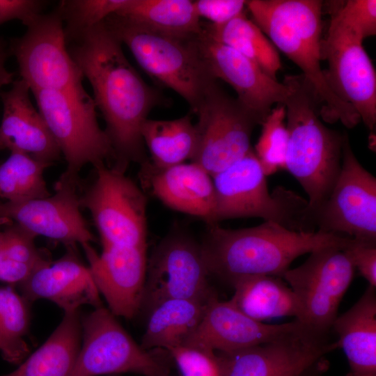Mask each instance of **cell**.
<instances>
[{"label":"cell","mask_w":376,"mask_h":376,"mask_svg":"<svg viewBox=\"0 0 376 376\" xmlns=\"http://www.w3.org/2000/svg\"><path fill=\"white\" fill-rule=\"evenodd\" d=\"M46 3L41 0H0V25L18 19L26 26L42 13Z\"/></svg>","instance_id":"obj_40"},{"label":"cell","mask_w":376,"mask_h":376,"mask_svg":"<svg viewBox=\"0 0 376 376\" xmlns=\"http://www.w3.org/2000/svg\"><path fill=\"white\" fill-rule=\"evenodd\" d=\"M284 104L274 107L262 123V130L254 153L266 176L285 169L288 141Z\"/></svg>","instance_id":"obj_32"},{"label":"cell","mask_w":376,"mask_h":376,"mask_svg":"<svg viewBox=\"0 0 376 376\" xmlns=\"http://www.w3.org/2000/svg\"><path fill=\"white\" fill-rule=\"evenodd\" d=\"M114 14L138 26L181 38H194L203 30L189 0H127Z\"/></svg>","instance_id":"obj_28"},{"label":"cell","mask_w":376,"mask_h":376,"mask_svg":"<svg viewBox=\"0 0 376 376\" xmlns=\"http://www.w3.org/2000/svg\"><path fill=\"white\" fill-rule=\"evenodd\" d=\"M105 24L126 45L140 67L156 82L178 93L196 113L218 83L211 75L196 42L131 24L116 14ZM198 36V35H197Z\"/></svg>","instance_id":"obj_5"},{"label":"cell","mask_w":376,"mask_h":376,"mask_svg":"<svg viewBox=\"0 0 376 376\" xmlns=\"http://www.w3.org/2000/svg\"><path fill=\"white\" fill-rule=\"evenodd\" d=\"M75 246H66L68 251L63 257L35 269L18 285L26 300L45 299L64 313L77 311L84 305L102 306L90 270L79 259Z\"/></svg>","instance_id":"obj_22"},{"label":"cell","mask_w":376,"mask_h":376,"mask_svg":"<svg viewBox=\"0 0 376 376\" xmlns=\"http://www.w3.org/2000/svg\"><path fill=\"white\" fill-rule=\"evenodd\" d=\"M196 145L191 162L211 176L246 155L251 138L262 122L217 83L196 112Z\"/></svg>","instance_id":"obj_13"},{"label":"cell","mask_w":376,"mask_h":376,"mask_svg":"<svg viewBox=\"0 0 376 376\" xmlns=\"http://www.w3.org/2000/svg\"><path fill=\"white\" fill-rule=\"evenodd\" d=\"M103 306L81 318V348L70 376L116 375L132 373L144 376L167 375L162 349L146 350Z\"/></svg>","instance_id":"obj_8"},{"label":"cell","mask_w":376,"mask_h":376,"mask_svg":"<svg viewBox=\"0 0 376 376\" xmlns=\"http://www.w3.org/2000/svg\"><path fill=\"white\" fill-rule=\"evenodd\" d=\"M322 6L320 0L246 1L253 21L313 86L321 118L352 128L361 121L358 113L333 93L321 67Z\"/></svg>","instance_id":"obj_4"},{"label":"cell","mask_w":376,"mask_h":376,"mask_svg":"<svg viewBox=\"0 0 376 376\" xmlns=\"http://www.w3.org/2000/svg\"><path fill=\"white\" fill-rule=\"evenodd\" d=\"M113 376H116V375H113Z\"/></svg>","instance_id":"obj_46"},{"label":"cell","mask_w":376,"mask_h":376,"mask_svg":"<svg viewBox=\"0 0 376 376\" xmlns=\"http://www.w3.org/2000/svg\"><path fill=\"white\" fill-rule=\"evenodd\" d=\"M30 88L21 79L1 92L3 113L0 150L24 153L52 166L61 158V150L38 109L30 99Z\"/></svg>","instance_id":"obj_21"},{"label":"cell","mask_w":376,"mask_h":376,"mask_svg":"<svg viewBox=\"0 0 376 376\" xmlns=\"http://www.w3.org/2000/svg\"><path fill=\"white\" fill-rule=\"evenodd\" d=\"M283 82L289 91L283 103L288 133L285 170L307 194L314 224V214L328 198L340 172L345 132L323 124L320 102L303 75H287Z\"/></svg>","instance_id":"obj_3"},{"label":"cell","mask_w":376,"mask_h":376,"mask_svg":"<svg viewBox=\"0 0 376 376\" xmlns=\"http://www.w3.org/2000/svg\"><path fill=\"white\" fill-rule=\"evenodd\" d=\"M29 301L10 287L0 288V336L10 345L29 352L22 337L30 323Z\"/></svg>","instance_id":"obj_34"},{"label":"cell","mask_w":376,"mask_h":376,"mask_svg":"<svg viewBox=\"0 0 376 376\" xmlns=\"http://www.w3.org/2000/svg\"><path fill=\"white\" fill-rule=\"evenodd\" d=\"M0 352L3 358L13 363H19L28 352L10 345L0 336Z\"/></svg>","instance_id":"obj_42"},{"label":"cell","mask_w":376,"mask_h":376,"mask_svg":"<svg viewBox=\"0 0 376 376\" xmlns=\"http://www.w3.org/2000/svg\"><path fill=\"white\" fill-rule=\"evenodd\" d=\"M80 187V182L61 175L55 183L54 193L47 197L0 203V221L65 246L91 244L95 237L81 212Z\"/></svg>","instance_id":"obj_17"},{"label":"cell","mask_w":376,"mask_h":376,"mask_svg":"<svg viewBox=\"0 0 376 376\" xmlns=\"http://www.w3.org/2000/svg\"><path fill=\"white\" fill-rule=\"evenodd\" d=\"M321 41L324 70L333 93L350 105L361 120L373 131L376 123V73L363 46V39L334 15Z\"/></svg>","instance_id":"obj_16"},{"label":"cell","mask_w":376,"mask_h":376,"mask_svg":"<svg viewBox=\"0 0 376 376\" xmlns=\"http://www.w3.org/2000/svg\"><path fill=\"white\" fill-rule=\"evenodd\" d=\"M166 351L176 363L182 376H220L215 352L187 345Z\"/></svg>","instance_id":"obj_37"},{"label":"cell","mask_w":376,"mask_h":376,"mask_svg":"<svg viewBox=\"0 0 376 376\" xmlns=\"http://www.w3.org/2000/svg\"><path fill=\"white\" fill-rule=\"evenodd\" d=\"M68 52L93 91L114 152L113 166L125 172L147 159L141 136L150 112L162 97L149 86L124 54L104 21L67 42Z\"/></svg>","instance_id":"obj_1"},{"label":"cell","mask_w":376,"mask_h":376,"mask_svg":"<svg viewBox=\"0 0 376 376\" xmlns=\"http://www.w3.org/2000/svg\"><path fill=\"white\" fill-rule=\"evenodd\" d=\"M354 271L350 257L340 246L315 250L301 265L289 268L281 279L297 297L300 308L298 320L313 330L331 334Z\"/></svg>","instance_id":"obj_10"},{"label":"cell","mask_w":376,"mask_h":376,"mask_svg":"<svg viewBox=\"0 0 376 376\" xmlns=\"http://www.w3.org/2000/svg\"><path fill=\"white\" fill-rule=\"evenodd\" d=\"M164 376H167V375H164Z\"/></svg>","instance_id":"obj_45"},{"label":"cell","mask_w":376,"mask_h":376,"mask_svg":"<svg viewBox=\"0 0 376 376\" xmlns=\"http://www.w3.org/2000/svg\"><path fill=\"white\" fill-rule=\"evenodd\" d=\"M336 348L330 334L318 332L302 323L274 340L215 353L220 376H301Z\"/></svg>","instance_id":"obj_15"},{"label":"cell","mask_w":376,"mask_h":376,"mask_svg":"<svg viewBox=\"0 0 376 376\" xmlns=\"http://www.w3.org/2000/svg\"><path fill=\"white\" fill-rule=\"evenodd\" d=\"M34 270L29 265L10 260L0 253V281L18 285Z\"/></svg>","instance_id":"obj_41"},{"label":"cell","mask_w":376,"mask_h":376,"mask_svg":"<svg viewBox=\"0 0 376 376\" xmlns=\"http://www.w3.org/2000/svg\"><path fill=\"white\" fill-rule=\"evenodd\" d=\"M93 181L80 192L81 208L87 209L102 244L146 246L147 198L125 172L102 164L94 167Z\"/></svg>","instance_id":"obj_9"},{"label":"cell","mask_w":376,"mask_h":376,"mask_svg":"<svg viewBox=\"0 0 376 376\" xmlns=\"http://www.w3.org/2000/svg\"><path fill=\"white\" fill-rule=\"evenodd\" d=\"M266 178L253 149L212 175L214 221L258 217L294 231H316L308 200L281 186L270 192Z\"/></svg>","instance_id":"obj_6"},{"label":"cell","mask_w":376,"mask_h":376,"mask_svg":"<svg viewBox=\"0 0 376 376\" xmlns=\"http://www.w3.org/2000/svg\"><path fill=\"white\" fill-rule=\"evenodd\" d=\"M344 251L368 285L376 288V243L353 239Z\"/></svg>","instance_id":"obj_39"},{"label":"cell","mask_w":376,"mask_h":376,"mask_svg":"<svg viewBox=\"0 0 376 376\" xmlns=\"http://www.w3.org/2000/svg\"><path fill=\"white\" fill-rule=\"evenodd\" d=\"M25 26L26 32L12 42L11 52L31 92L84 90V76L68 52L58 10L42 13Z\"/></svg>","instance_id":"obj_11"},{"label":"cell","mask_w":376,"mask_h":376,"mask_svg":"<svg viewBox=\"0 0 376 376\" xmlns=\"http://www.w3.org/2000/svg\"><path fill=\"white\" fill-rule=\"evenodd\" d=\"M201 244L187 233H169L152 251L147 263L140 312L146 314L173 299H209L217 295Z\"/></svg>","instance_id":"obj_12"},{"label":"cell","mask_w":376,"mask_h":376,"mask_svg":"<svg viewBox=\"0 0 376 376\" xmlns=\"http://www.w3.org/2000/svg\"><path fill=\"white\" fill-rule=\"evenodd\" d=\"M329 13L351 28L363 40L376 33V1H329Z\"/></svg>","instance_id":"obj_36"},{"label":"cell","mask_w":376,"mask_h":376,"mask_svg":"<svg viewBox=\"0 0 376 376\" xmlns=\"http://www.w3.org/2000/svg\"><path fill=\"white\" fill-rule=\"evenodd\" d=\"M143 183L152 194L174 210L214 224L215 197L212 176L191 162L157 168L146 160L141 164Z\"/></svg>","instance_id":"obj_23"},{"label":"cell","mask_w":376,"mask_h":376,"mask_svg":"<svg viewBox=\"0 0 376 376\" xmlns=\"http://www.w3.org/2000/svg\"><path fill=\"white\" fill-rule=\"evenodd\" d=\"M82 339L79 311L64 313L47 340L19 366L3 376H70Z\"/></svg>","instance_id":"obj_26"},{"label":"cell","mask_w":376,"mask_h":376,"mask_svg":"<svg viewBox=\"0 0 376 376\" xmlns=\"http://www.w3.org/2000/svg\"><path fill=\"white\" fill-rule=\"evenodd\" d=\"M203 26L212 39L235 49L276 79L281 68L279 52L245 13L221 24L203 22Z\"/></svg>","instance_id":"obj_29"},{"label":"cell","mask_w":376,"mask_h":376,"mask_svg":"<svg viewBox=\"0 0 376 376\" xmlns=\"http://www.w3.org/2000/svg\"><path fill=\"white\" fill-rule=\"evenodd\" d=\"M230 301L249 318L263 322L291 316L299 320L300 308L295 295L283 279L269 275L240 277L230 283Z\"/></svg>","instance_id":"obj_25"},{"label":"cell","mask_w":376,"mask_h":376,"mask_svg":"<svg viewBox=\"0 0 376 376\" xmlns=\"http://www.w3.org/2000/svg\"><path fill=\"white\" fill-rule=\"evenodd\" d=\"M36 236L16 224L0 232V253L36 269L51 261L38 249Z\"/></svg>","instance_id":"obj_35"},{"label":"cell","mask_w":376,"mask_h":376,"mask_svg":"<svg viewBox=\"0 0 376 376\" xmlns=\"http://www.w3.org/2000/svg\"><path fill=\"white\" fill-rule=\"evenodd\" d=\"M331 331L347 357V376H376V288L368 285L357 301L336 317Z\"/></svg>","instance_id":"obj_24"},{"label":"cell","mask_w":376,"mask_h":376,"mask_svg":"<svg viewBox=\"0 0 376 376\" xmlns=\"http://www.w3.org/2000/svg\"><path fill=\"white\" fill-rule=\"evenodd\" d=\"M215 296L209 299H173L159 304L148 315L141 347L168 350L183 345Z\"/></svg>","instance_id":"obj_27"},{"label":"cell","mask_w":376,"mask_h":376,"mask_svg":"<svg viewBox=\"0 0 376 376\" xmlns=\"http://www.w3.org/2000/svg\"><path fill=\"white\" fill-rule=\"evenodd\" d=\"M196 42L212 77L229 84L240 104L262 123L274 104H283L289 91L283 81L271 77L235 49L212 39L203 26Z\"/></svg>","instance_id":"obj_18"},{"label":"cell","mask_w":376,"mask_h":376,"mask_svg":"<svg viewBox=\"0 0 376 376\" xmlns=\"http://www.w3.org/2000/svg\"><path fill=\"white\" fill-rule=\"evenodd\" d=\"M31 93L66 162L61 175L79 182V173L85 166L96 167L114 161L110 140L97 122L94 100L85 89Z\"/></svg>","instance_id":"obj_7"},{"label":"cell","mask_w":376,"mask_h":376,"mask_svg":"<svg viewBox=\"0 0 376 376\" xmlns=\"http://www.w3.org/2000/svg\"><path fill=\"white\" fill-rule=\"evenodd\" d=\"M301 324L297 319L280 324L255 320L230 300L220 301L217 295L208 303L201 322L183 345L230 352L274 340Z\"/></svg>","instance_id":"obj_20"},{"label":"cell","mask_w":376,"mask_h":376,"mask_svg":"<svg viewBox=\"0 0 376 376\" xmlns=\"http://www.w3.org/2000/svg\"><path fill=\"white\" fill-rule=\"evenodd\" d=\"M95 284L115 315L132 319L140 313L146 276V246L102 244L98 254L81 245Z\"/></svg>","instance_id":"obj_19"},{"label":"cell","mask_w":376,"mask_h":376,"mask_svg":"<svg viewBox=\"0 0 376 376\" xmlns=\"http://www.w3.org/2000/svg\"><path fill=\"white\" fill-rule=\"evenodd\" d=\"M7 58V49L4 42L0 38V93L4 86L12 84L14 81V74L8 71L6 67Z\"/></svg>","instance_id":"obj_43"},{"label":"cell","mask_w":376,"mask_h":376,"mask_svg":"<svg viewBox=\"0 0 376 376\" xmlns=\"http://www.w3.org/2000/svg\"><path fill=\"white\" fill-rule=\"evenodd\" d=\"M141 136L157 168H166L191 159L196 145L195 125L189 114L173 120L144 123Z\"/></svg>","instance_id":"obj_30"},{"label":"cell","mask_w":376,"mask_h":376,"mask_svg":"<svg viewBox=\"0 0 376 376\" xmlns=\"http://www.w3.org/2000/svg\"><path fill=\"white\" fill-rule=\"evenodd\" d=\"M326 367L325 361L321 360L301 376H323V373Z\"/></svg>","instance_id":"obj_44"},{"label":"cell","mask_w":376,"mask_h":376,"mask_svg":"<svg viewBox=\"0 0 376 376\" xmlns=\"http://www.w3.org/2000/svg\"><path fill=\"white\" fill-rule=\"evenodd\" d=\"M51 165L20 152H10L0 163V197L9 202L42 198L51 195L45 170Z\"/></svg>","instance_id":"obj_31"},{"label":"cell","mask_w":376,"mask_h":376,"mask_svg":"<svg viewBox=\"0 0 376 376\" xmlns=\"http://www.w3.org/2000/svg\"><path fill=\"white\" fill-rule=\"evenodd\" d=\"M313 222L316 230L376 243V178L357 159L346 133L340 172Z\"/></svg>","instance_id":"obj_14"},{"label":"cell","mask_w":376,"mask_h":376,"mask_svg":"<svg viewBox=\"0 0 376 376\" xmlns=\"http://www.w3.org/2000/svg\"><path fill=\"white\" fill-rule=\"evenodd\" d=\"M127 0H63L56 8L64 25L66 42L117 13Z\"/></svg>","instance_id":"obj_33"},{"label":"cell","mask_w":376,"mask_h":376,"mask_svg":"<svg viewBox=\"0 0 376 376\" xmlns=\"http://www.w3.org/2000/svg\"><path fill=\"white\" fill-rule=\"evenodd\" d=\"M198 16L209 23L221 24L244 13V0H197L193 1Z\"/></svg>","instance_id":"obj_38"},{"label":"cell","mask_w":376,"mask_h":376,"mask_svg":"<svg viewBox=\"0 0 376 376\" xmlns=\"http://www.w3.org/2000/svg\"><path fill=\"white\" fill-rule=\"evenodd\" d=\"M208 226L201 244L207 270L229 285L251 275L281 278L299 256L327 246L345 249L353 240L318 230L294 231L272 221L240 229Z\"/></svg>","instance_id":"obj_2"}]
</instances>
